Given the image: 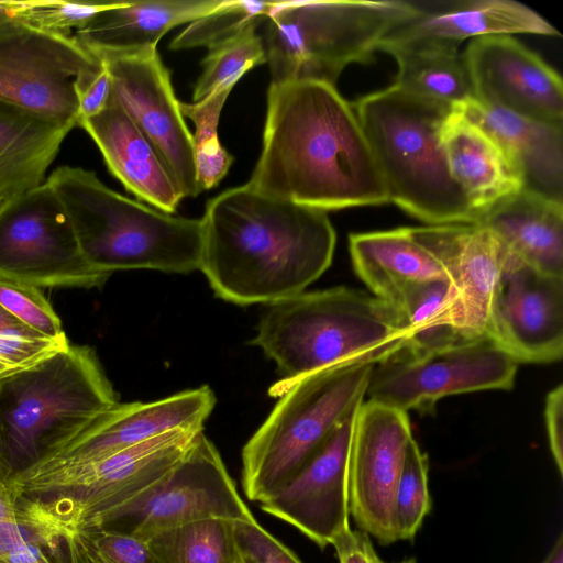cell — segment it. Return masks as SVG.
<instances>
[{"label": "cell", "mask_w": 563, "mask_h": 563, "mask_svg": "<svg viewBox=\"0 0 563 563\" xmlns=\"http://www.w3.org/2000/svg\"><path fill=\"white\" fill-rule=\"evenodd\" d=\"M3 202V200L0 199V205Z\"/></svg>", "instance_id": "f907efd6"}, {"label": "cell", "mask_w": 563, "mask_h": 563, "mask_svg": "<svg viewBox=\"0 0 563 563\" xmlns=\"http://www.w3.org/2000/svg\"><path fill=\"white\" fill-rule=\"evenodd\" d=\"M412 438L406 412L367 400L355 413L349 459L350 516L382 545L398 541L394 497Z\"/></svg>", "instance_id": "9a60e30c"}, {"label": "cell", "mask_w": 563, "mask_h": 563, "mask_svg": "<svg viewBox=\"0 0 563 563\" xmlns=\"http://www.w3.org/2000/svg\"><path fill=\"white\" fill-rule=\"evenodd\" d=\"M489 338L518 364H547L563 355V277L514 257L492 307Z\"/></svg>", "instance_id": "e0dca14e"}, {"label": "cell", "mask_w": 563, "mask_h": 563, "mask_svg": "<svg viewBox=\"0 0 563 563\" xmlns=\"http://www.w3.org/2000/svg\"><path fill=\"white\" fill-rule=\"evenodd\" d=\"M397 62L394 85L401 90L451 107L474 98L471 78L459 48L411 45L383 48Z\"/></svg>", "instance_id": "f1b7e54d"}, {"label": "cell", "mask_w": 563, "mask_h": 563, "mask_svg": "<svg viewBox=\"0 0 563 563\" xmlns=\"http://www.w3.org/2000/svg\"><path fill=\"white\" fill-rule=\"evenodd\" d=\"M233 530L242 563H302L256 519L233 521Z\"/></svg>", "instance_id": "60d3db41"}, {"label": "cell", "mask_w": 563, "mask_h": 563, "mask_svg": "<svg viewBox=\"0 0 563 563\" xmlns=\"http://www.w3.org/2000/svg\"><path fill=\"white\" fill-rule=\"evenodd\" d=\"M101 60L111 78L112 99L151 144L180 196L200 195L191 133L157 49Z\"/></svg>", "instance_id": "5bb4252c"}, {"label": "cell", "mask_w": 563, "mask_h": 563, "mask_svg": "<svg viewBox=\"0 0 563 563\" xmlns=\"http://www.w3.org/2000/svg\"><path fill=\"white\" fill-rule=\"evenodd\" d=\"M391 306L408 330L406 353L420 354L468 340L460 333L457 300L448 279L411 284Z\"/></svg>", "instance_id": "f546056e"}, {"label": "cell", "mask_w": 563, "mask_h": 563, "mask_svg": "<svg viewBox=\"0 0 563 563\" xmlns=\"http://www.w3.org/2000/svg\"><path fill=\"white\" fill-rule=\"evenodd\" d=\"M533 269L563 277V202L522 189L475 221Z\"/></svg>", "instance_id": "484cf974"}, {"label": "cell", "mask_w": 563, "mask_h": 563, "mask_svg": "<svg viewBox=\"0 0 563 563\" xmlns=\"http://www.w3.org/2000/svg\"><path fill=\"white\" fill-rule=\"evenodd\" d=\"M0 275L38 288H100L111 274L84 257L70 219L45 180L0 205Z\"/></svg>", "instance_id": "30bf717a"}, {"label": "cell", "mask_w": 563, "mask_h": 563, "mask_svg": "<svg viewBox=\"0 0 563 563\" xmlns=\"http://www.w3.org/2000/svg\"><path fill=\"white\" fill-rule=\"evenodd\" d=\"M99 147L109 172L152 207L174 213L183 197L155 151L112 97L98 114L79 123Z\"/></svg>", "instance_id": "603a6c76"}, {"label": "cell", "mask_w": 563, "mask_h": 563, "mask_svg": "<svg viewBox=\"0 0 563 563\" xmlns=\"http://www.w3.org/2000/svg\"><path fill=\"white\" fill-rule=\"evenodd\" d=\"M200 221L199 269L219 298L235 305L298 295L332 262L336 235L327 211L247 184L211 198Z\"/></svg>", "instance_id": "7a4b0ae2"}, {"label": "cell", "mask_w": 563, "mask_h": 563, "mask_svg": "<svg viewBox=\"0 0 563 563\" xmlns=\"http://www.w3.org/2000/svg\"><path fill=\"white\" fill-rule=\"evenodd\" d=\"M374 366L331 367L269 388L280 399L242 450V483L250 500L267 498L319 451L364 401Z\"/></svg>", "instance_id": "52a82bcc"}, {"label": "cell", "mask_w": 563, "mask_h": 563, "mask_svg": "<svg viewBox=\"0 0 563 563\" xmlns=\"http://www.w3.org/2000/svg\"><path fill=\"white\" fill-rule=\"evenodd\" d=\"M146 541L162 563H242L232 520L194 521L158 532Z\"/></svg>", "instance_id": "4dcf8cb0"}, {"label": "cell", "mask_w": 563, "mask_h": 563, "mask_svg": "<svg viewBox=\"0 0 563 563\" xmlns=\"http://www.w3.org/2000/svg\"><path fill=\"white\" fill-rule=\"evenodd\" d=\"M358 407L294 477L261 501L263 511L290 523L321 549L351 528L349 459Z\"/></svg>", "instance_id": "d6986e66"}, {"label": "cell", "mask_w": 563, "mask_h": 563, "mask_svg": "<svg viewBox=\"0 0 563 563\" xmlns=\"http://www.w3.org/2000/svg\"><path fill=\"white\" fill-rule=\"evenodd\" d=\"M214 518L255 519L218 450L201 431L163 478L98 526L146 540L167 529Z\"/></svg>", "instance_id": "7c38bea8"}, {"label": "cell", "mask_w": 563, "mask_h": 563, "mask_svg": "<svg viewBox=\"0 0 563 563\" xmlns=\"http://www.w3.org/2000/svg\"><path fill=\"white\" fill-rule=\"evenodd\" d=\"M519 167L525 189L563 202V125L529 119L475 98L455 106Z\"/></svg>", "instance_id": "d4e9b609"}, {"label": "cell", "mask_w": 563, "mask_h": 563, "mask_svg": "<svg viewBox=\"0 0 563 563\" xmlns=\"http://www.w3.org/2000/svg\"><path fill=\"white\" fill-rule=\"evenodd\" d=\"M68 345V340L51 339L0 307V377L26 368Z\"/></svg>", "instance_id": "8d00e7d4"}, {"label": "cell", "mask_w": 563, "mask_h": 563, "mask_svg": "<svg viewBox=\"0 0 563 563\" xmlns=\"http://www.w3.org/2000/svg\"><path fill=\"white\" fill-rule=\"evenodd\" d=\"M518 365L490 338L420 354L402 351L374 366L366 396L406 413L430 412L446 396L512 388Z\"/></svg>", "instance_id": "8fae6325"}, {"label": "cell", "mask_w": 563, "mask_h": 563, "mask_svg": "<svg viewBox=\"0 0 563 563\" xmlns=\"http://www.w3.org/2000/svg\"><path fill=\"white\" fill-rule=\"evenodd\" d=\"M275 2L225 0L217 10L192 21L172 42L173 51L210 48L250 24L265 22Z\"/></svg>", "instance_id": "e575fe53"}, {"label": "cell", "mask_w": 563, "mask_h": 563, "mask_svg": "<svg viewBox=\"0 0 563 563\" xmlns=\"http://www.w3.org/2000/svg\"><path fill=\"white\" fill-rule=\"evenodd\" d=\"M544 421L549 448L560 476H563V386L550 390L545 397Z\"/></svg>", "instance_id": "7bdbcfd3"}, {"label": "cell", "mask_w": 563, "mask_h": 563, "mask_svg": "<svg viewBox=\"0 0 563 563\" xmlns=\"http://www.w3.org/2000/svg\"><path fill=\"white\" fill-rule=\"evenodd\" d=\"M408 330L390 303L333 287L267 305L251 342L284 380L331 367L382 363L406 350Z\"/></svg>", "instance_id": "3957f363"}, {"label": "cell", "mask_w": 563, "mask_h": 563, "mask_svg": "<svg viewBox=\"0 0 563 563\" xmlns=\"http://www.w3.org/2000/svg\"><path fill=\"white\" fill-rule=\"evenodd\" d=\"M233 87L221 88L200 101L179 102L180 112L195 125L191 133L197 180L201 190L216 187L227 175L234 158L220 144L218 122Z\"/></svg>", "instance_id": "1f68e13d"}, {"label": "cell", "mask_w": 563, "mask_h": 563, "mask_svg": "<svg viewBox=\"0 0 563 563\" xmlns=\"http://www.w3.org/2000/svg\"><path fill=\"white\" fill-rule=\"evenodd\" d=\"M349 250L360 279L372 295L390 305L411 284L448 279L438 260L408 228L353 233Z\"/></svg>", "instance_id": "4316f807"}, {"label": "cell", "mask_w": 563, "mask_h": 563, "mask_svg": "<svg viewBox=\"0 0 563 563\" xmlns=\"http://www.w3.org/2000/svg\"><path fill=\"white\" fill-rule=\"evenodd\" d=\"M79 123L101 112L111 98V78L106 64L81 75L75 84Z\"/></svg>", "instance_id": "b9f144b4"}, {"label": "cell", "mask_w": 563, "mask_h": 563, "mask_svg": "<svg viewBox=\"0 0 563 563\" xmlns=\"http://www.w3.org/2000/svg\"><path fill=\"white\" fill-rule=\"evenodd\" d=\"M416 13L380 42L386 47L433 45L459 48L467 38L530 33L560 36L531 8L512 0L412 1Z\"/></svg>", "instance_id": "44dd1931"}, {"label": "cell", "mask_w": 563, "mask_h": 563, "mask_svg": "<svg viewBox=\"0 0 563 563\" xmlns=\"http://www.w3.org/2000/svg\"><path fill=\"white\" fill-rule=\"evenodd\" d=\"M118 402L96 352L69 343L0 377V460L15 476L35 470Z\"/></svg>", "instance_id": "277c9868"}, {"label": "cell", "mask_w": 563, "mask_h": 563, "mask_svg": "<svg viewBox=\"0 0 563 563\" xmlns=\"http://www.w3.org/2000/svg\"><path fill=\"white\" fill-rule=\"evenodd\" d=\"M450 175L475 216L523 189V177L503 146L457 108H452L439 131Z\"/></svg>", "instance_id": "7402d4cb"}, {"label": "cell", "mask_w": 563, "mask_h": 563, "mask_svg": "<svg viewBox=\"0 0 563 563\" xmlns=\"http://www.w3.org/2000/svg\"><path fill=\"white\" fill-rule=\"evenodd\" d=\"M14 1H0V25L13 19Z\"/></svg>", "instance_id": "c3c4849f"}, {"label": "cell", "mask_w": 563, "mask_h": 563, "mask_svg": "<svg viewBox=\"0 0 563 563\" xmlns=\"http://www.w3.org/2000/svg\"><path fill=\"white\" fill-rule=\"evenodd\" d=\"M384 177L389 202L429 225L475 222L440 144L453 107L395 85L352 104Z\"/></svg>", "instance_id": "8992f818"}, {"label": "cell", "mask_w": 563, "mask_h": 563, "mask_svg": "<svg viewBox=\"0 0 563 563\" xmlns=\"http://www.w3.org/2000/svg\"><path fill=\"white\" fill-rule=\"evenodd\" d=\"M0 307L51 339L67 340L59 317L38 287L0 275Z\"/></svg>", "instance_id": "ab89813d"}, {"label": "cell", "mask_w": 563, "mask_h": 563, "mask_svg": "<svg viewBox=\"0 0 563 563\" xmlns=\"http://www.w3.org/2000/svg\"><path fill=\"white\" fill-rule=\"evenodd\" d=\"M541 563H563V533H560L548 555Z\"/></svg>", "instance_id": "7dc6e473"}, {"label": "cell", "mask_w": 563, "mask_h": 563, "mask_svg": "<svg viewBox=\"0 0 563 563\" xmlns=\"http://www.w3.org/2000/svg\"><path fill=\"white\" fill-rule=\"evenodd\" d=\"M68 563H162L147 541L103 526H88L64 538Z\"/></svg>", "instance_id": "836d02e7"}, {"label": "cell", "mask_w": 563, "mask_h": 563, "mask_svg": "<svg viewBox=\"0 0 563 563\" xmlns=\"http://www.w3.org/2000/svg\"><path fill=\"white\" fill-rule=\"evenodd\" d=\"M14 478L15 474L0 460V518L16 516L23 509L24 497Z\"/></svg>", "instance_id": "bcb514c9"}, {"label": "cell", "mask_w": 563, "mask_h": 563, "mask_svg": "<svg viewBox=\"0 0 563 563\" xmlns=\"http://www.w3.org/2000/svg\"><path fill=\"white\" fill-rule=\"evenodd\" d=\"M429 461L412 438L394 497V523L398 540H412L431 509Z\"/></svg>", "instance_id": "d590c367"}, {"label": "cell", "mask_w": 563, "mask_h": 563, "mask_svg": "<svg viewBox=\"0 0 563 563\" xmlns=\"http://www.w3.org/2000/svg\"><path fill=\"white\" fill-rule=\"evenodd\" d=\"M214 405L206 385L151 402L119 401L44 465L15 477L89 463L170 431L202 430Z\"/></svg>", "instance_id": "ffe728a7"}, {"label": "cell", "mask_w": 563, "mask_h": 563, "mask_svg": "<svg viewBox=\"0 0 563 563\" xmlns=\"http://www.w3.org/2000/svg\"><path fill=\"white\" fill-rule=\"evenodd\" d=\"M415 13L411 0L275 2L262 36L272 82L335 86L349 65L373 60L385 36Z\"/></svg>", "instance_id": "ba28073f"}, {"label": "cell", "mask_w": 563, "mask_h": 563, "mask_svg": "<svg viewBox=\"0 0 563 563\" xmlns=\"http://www.w3.org/2000/svg\"><path fill=\"white\" fill-rule=\"evenodd\" d=\"M115 2L14 1L13 19L46 33L73 37L95 15Z\"/></svg>", "instance_id": "74e56055"}, {"label": "cell", "mask_w": 563, "mask_h": 563, "mask_svg": "<svg viewBox=\"0 0 563 563\" xmlns=\"http://www.w3.org/2000/svg\"><path fill=\"white\" fill-rule=\"evenodd\" d=\"M71 129L0 101V199L42 185Z\"/></svg>", "instance_id": "83f0119b"}, {"label": "cell", "mask_w": 563, "mask_h": 563, "mask_svg": "<svg viewBox=\"0 0 563 563\" xmlns=\"http://www.w3.org/2000/svg\"><path fill=\"white\" fill-rule=\"evenodd\" d=\"M408 229L438 260L453 287L461 335L489 338L494 298L506 266L516 256L493 231L476 222Z\"/></svg>", "instance_id": "ac0fdd59"}, {"label": "cell", "mask_w": 563, "mask_h": 563, "mask_svg": "<svg viewBox=\"0 0 563 563\" xmlns=\"http://www.w3.org/2000/svg\"><path fill=\"white\" fill-rule=\"evenodd\" d=\"M258 25L250 24L232 37L208 48V55L202 60V73L194 87V102L221 88L234 87L246 71L266 63L264 41L256 33Z\"/></svg>", "instance_id": "d6a6232c"}, {"label": "cell", "mask_w": 563, "mask_h": 563, "mask_svg": "<svg viewBox=\"0 0 563 563\" xmlns=\"http://www.w3.org/2000/svg\"><path fill=\"white\" fill-rule=\"evenodd\" d=\"M462 55L476 100L563 125L560 75L519 41L510 35L477 37Z\"/></svg>", "instance_id": "2e32d148"}, {"label": "cell", "mask_w": 563, "mask_h": 563, "mask_svg": "<svg viewBox=\"0 0 563 563\" xmlns=\"http://www.w3.org/2000/svg\"><path fill=\"white\" fill-rule=\"evenodd\" d=\"M246 184L327 212L389 202L352 104L319 81L271 82L262 152Z\"/></svg>", "instance_id": "6da1fadb"}, {"label": "cell", "mask_w": 563, "mask_h": 563, "mask_svg": "<svg viewBox=\"0 0 563 563\" xmlns=\"http://www.w3.org/2000/svg\"><path fill=\"white\" fill-rule=\"evenodd\" d=\"M201 431H170L89 463L14 481L23 497L46 501L68 534L99 525L157 483Z\"/></svg>", "instance_id": "9c48e42d"}, {"label": "cell", "mask_w": 563, "mask_h": 563, "mask_svg": "<svg viewBox=\"0 0 563 563\" xmlns=\"http://www.w3.org/2000/svg\"><path fill=\"white\" fill-rule=\"evenodd\" d=\"M225 0L117 1L75 33L76 40L99 59L156 48L172 29L190 23Z\"/></svg>", "instance_id": "cb8c5ba5"}, {"label": "cell", "mask_w": 563, "mask_h": 563, "mask_svg": "<svg viewBox=\"0 0 563 563\" xmlns=\"http://www.w3.org/2000/svg\"><path fill=\"white\" fill-rule=\"evenodd\" d=\"M65 208L86 261L112 275L199 269L201 221L174 216L107 187L81 167H57L45 179Z\"/></svg>", "instance_id": "5b68a950"}, {"label": "cell", "mask_w": 563, "mask_h": 563, "mask_svg": "<svg viewBox=\"0 0 563 563\" xmlns=\"http://www.w3.org/2000/svg\"><path fill=\"white\" fill-rule=\"evenodd\" d=\"M339 563H377L380 559L369 539L363 530L346 529L331 544Z\"/></svg>", "instance_id": "ee69618b"}, {"label": "cell", "mask_w": 563, "mask_h": 563, "mask_svg": "<svg viewBox=\"0 0 563 563\" xmlns=\"http://www.w3.org/2000/svg\"><path fill=\"white\" fill-rule=\"evenodd\" d=\"M377 563H386V562H384L382 559H379ZM397 563H417V561L415 558H409V559H405Z\"/></svg>", "instance_id": "681fc988"}, {"label": "cell", "mask_w": 563, "mask_h": 563, "mask_svg": "<svg viewBox=\"0 0 563 563\" xmlns=\"http://www.w3.org/2000/svg\"><path fill=\"white\" fill-rule=\"evenodd\" d=\"M101 65L75 36L0 25V101L52 122L78 126L76 80Z\"/></svg>", "instance_id": "4fadbf2b"}, {"label": "cell", "mask_w": 563, "mask_h": 563, "mask_svg": "<svg viewBox=\"0 0 563 563\" xmlns=\"http://www.w3.org/2000/svg\"><path fill=\"white\" fill-rule=\"evenodd\" d=\"M67 530L52 507L37 498L24 497V506L13 517L0 518V553L29 544L59 545Z\"/></svg>", "instance_id": "f35d334b"}, {"label": "cell", "mask_w": 563, "mask_h": 563, "mask_svg": "<svg viewBox=\"0 0 563 563\" xmlns=\"http://www.w3.org/2000/svg\"><path fill=\"white\" fill-rule=\"evenodd\" d=\"M0 563H68V559L64 543H29L0 553Z\"/></svg>", "instance_id": "f6af8a7d"}]
</instances>
